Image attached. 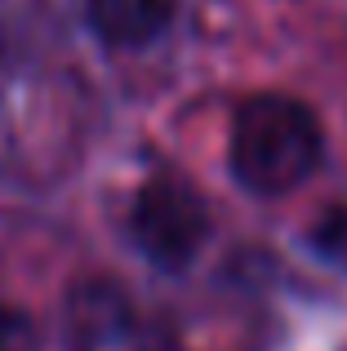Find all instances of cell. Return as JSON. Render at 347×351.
I'll use <instances>...</instances> for the list:
<instances>
[{"label":"cell","instance_id":"cell-2","mask_svg":"<svg viewBox=\"0 0 347 351\" xmlns=\"http://www.w3.org/2000/svg\"><path fill=\"white\" fill-rule=\"evenodd\" d=\"M130 232L139 254L147 258L156 271H187L200 258L209 236V209L200 200V191L182 178H152L147 187L134 196L130 209Z\"/></svg>","mask_w":347,"mask_h":351},{"label":"cell","instance_id":"cell-3","mask_svg":"<svg viewBox=\"0 0 347 351\" xmlns=\"http://www.w3.org/2000/svg\"><path fill=\"white\" fill-rule=\"evenodd\" d=\"M178 0H85V23L107 49H143L174 23Z\"/></svg>","mask_w":347,"mask_h":351},{"label":"cell","instance_id":"cell-4","mask_svg":"<svg viewBox=\"0 0 347 351\" xmlns=\"http://www.w3.org/2000/svg\"><path fill=\"white\" fill-rule=\"evenodd\" d=\"M40 334H36L32 316L23 307H0V351H36Z\"/></svg>","mask_w":347,"mask_h":351},{"label":"cell","instance_id":"cell-1","mask_svg":"<svg viewBox=\"0 0 347 351\" xmlns=\"http://www.w3.org/2000/svg\"><path fill=\"white\" fill-rule=\"evenodd\" d=\"M325 156L321 120L294 94H254L227 129V169L250 196L276 200L303 187Z\"/></svg>","mask_w":347,"mask_h":351}]
</instances>
